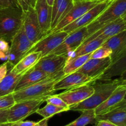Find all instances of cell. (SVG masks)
<instances>
[{
    "label": "cell",
    "instance_id": "1",
    "mask_svg": "<svg viewBox=\"0 0 126 126\" xmlns=\"http://www.w3.org/2000/svg\"><path fill=\"white\" fill-rule=\"evenodd\" d=\"M65 76L63 70L54 75H49L44 79L22 89L15 91L13 95L16 102L32 99L46 98L56 92L54 85Z\"/></svg>",
    "mask_w": 126,
    "mask_h": 126
},
{
    "label": "cell",
    "instance_id": "2",
    "mask_svg": "<svg viewBox=\"0 0 126 126\" xmlns=\"http://www.w3.org/2000/svg\"><path fill=\"white\" fill-rule=\"evenodd\" d=\"M122 82L123 81L119 79H115L103 81V82L93 86L95 90L93 94L83 102L70 107V110L82 111L95 110L107 99L117 86Z\"/></svg>",
    "mask_w": 126,
    "mask_h": 126
},
{
    "label": "cell",
    "instance_id": "3",
    "mask_svg": "<svg viewBox=\"0 0 126 126\" xmlns=\"http://www.w3.org/2000/svg\"><path fill=\"white\" fill-rule=\"evenodd\" d=\"M23 11L19 6L0 10V39L11 43L23 24Z\"/></svg>",
    "mask_w": 126,
    "mask_h": 126
},
{
    "label": "cell",
    "instance_id": "4",
    "mask_svg": "<svg viewBox=\"0 0 126 126\" xmlns=\"http://www.w3.org/2000/svg\"><path fill=\"white\" fill-rule=\"evenodd\" d=\"M126 14V0H116L98 17H96L95 20L86 26L88 29V36L95 33L105 25L113 22L120 17H122Z\"/></svg>",
    "mask_w": 126,
    "mask_h": 126
},
{
    "label": "cell",
    "instance_id": "5",
    "mask_svg": "<svg viewBox=\"0 0 126 126\" xmlns=\"http://www.w3.org/2000/svg\"><path fill=\"white\" fill-rule=\"evenodd\" d=\"M11 43L7 62L12 68L27 54L33 44L26 36L23 26L14 37Z\"/></svg>",
    "mask_w": 126,
    "mask_h": 126
},
{
    "label": "cell",
    "instance_id": "6",
    "mask_svg": "<svg viewBox=\"0 0 126 126\" xmlns=\"http://www.w3.org/2000/svg\"><path fill=\"white\" fill-rule=\"evenodd\" d=\"M45 98H43L16 102L9 108L8 123H14L22 121L31 114L36 113L42 103L45 102Z\"/></svg>",
    "mask_w": 126,
    "mask_h": 126
},
{
    "label": "cell",
    "instance_id": "7",
    "mask_svg": "<svg viewBox=\"0 0 126 126\" xmlns=\"http://www.w3.org/2000/svg\"><path fill=\"white\" fill-rule=\"evenodd\" d=\"M67 35L68 33L63 30L50 32L33 44L27 54L32 52H39L42 53V57L46 56L51 54L58 46L60 45Z\"/></svg>",
    "mask_w": 126,
    "mask_h": 126
},
{
    "label": "cell",
    "instance_id": "8",
    "mask_svg": "<svg viewBox=\"0 0 126 126\" xmlns=\"http://www.w3.org/2000/svg\"><path fill=\"white\" fill-rule=\"evenodd\" d=\"M115 1L111 0H105L99 2L98 4L94 6L92 9L85 12L84 15L79 17L76 20L74 21L70 24L65 26L61 30L64 31L67 33H70L79 28L86 27L93 20H95L96 17H98L112 2Z\"/></svg>",
    "mask_w": 126,
    "mask_h": 126
},
{
    "label": "cell",
    "instance_id": "9",
    "mask_svg": "<svg viewBox=\"0 0 126 126\" xmlns=\"http://www.w3.org/2000/svg\"><path fill=\"white\" fill-rule=\"evenodd\" d=\"M87 36V27H84L79 28L69 33L61 44L58 46L51 54L67 55L77 49Z\"/></svg>",
    "mask_w": 126,
    "mask_h": 126
},
{
    "label": "cell",
    "instance_id": "10",
    "mask_svg": "<svg viewBox=\"0 0 126 126\" xmlns=\"http://www.w3.org/2000/svg\"><path fill=\"white\" fill-rule=\"evenodd\" d=\"M22 26L26 36L33 44L44 36L33 7H30L27 11L23 12Z\"/></svg>",
    "mask_w": 126,
    "mask_h": 126
},
{
    "label": "cell",
    "instance_id": "11",
    "mask_svg": "<svg viewBox=\"0 0 126 126\" xmlns=\"http://www.w3.org/2000/svg\"><path fill=\"white\" fill-rule=\"evenodd\" d=\"M99 2H100V1L91 0H74V5L71 9L52 32L61 30L65 26L76 20Z\"/></svg>",
    "mask_w": 126,
    "mask_h": 126
},
{
    "label": "cell",
    "instance_id": "12",
    "mask_svg": "<svg viewBox=\"0 0 126 126\" xmlns=\"http://www.w3.org/2000/svg\"><path fill=\"white\" fill-rule=\"evenodd\" d=\"M67 62V55L50 54L41 58L34 68L52 75L63 70Z\"/></svg>",
    "mask_w": 126,
    "mask_h": 126
},
{
    "label": "cell",
    "instance_id": "13",
    "mask_svg": "<svg viewBox=\"0 0 126 126\" xmlns=\"http://www.w3.org/2000/svg\"><path fill=\"white\" fill-rule=\"evenodd\" d=\"M92 85H83L77 87L69 89L58 95L62 98L69 107L78 104L88 98L94 92Z\"/></svg>",
    "mask_w": 126,
    "mask_h": 126
},
{
    "label": "cell",
    "instance_id": "14",
    "mask_svg": "<svg viewBox=\"0 0 126 126\" xmlns=\"http://www.w3.org/2000/svg\"><path fill=\"white\" fill-rule=\"evenodd\" d=\"M95 82H96L95 79L79 71H75L65 75L57 81L54 85V89L56 91L62 89H69Z\"/></svg>",
    "mask_w": 126,
    "mask_h": 126
},
{
    "label": "cell",
    "instance_id": "15",
    "mask_svg": "<svg viewBox=\"0 0 126 126\" xmlns=\"http://www.w3.org/2000/svg\"><path fill=\"white\" fill-rule=\"evenodd\" d=\"M125 30H126V23L122 17H120L113 22L105 25L95 33L88 36L85 38L82 44H85L96 38L107 39Z\"/></svg>",
    "mask_w": 126,
    "mask_h": 126
},
{
    "label": "cell",
    "instance_id": "16",
    "mask_svg": "<svg viewBox=\"0 0 126 126\" xmlns=\"http://www.w3.org/2000/svg\"><path fill=\"white\" fill-rule=\"evenodd\" d=\"M112 63L110 57L105 59H90L77 71L84 73L98 81Z\"/></svg>",
    "mask_w": 126,
    "mask_h": 126
},
{
    "label": "cell",
    "instance_id": "17",
    "mask_svg": "<svg viewBox=\"0 0 126 126\" xmlns=\"http://www.w3.org/2000/svg\"><path fill=\"white\" fill-rule=\"evenodd\" d=\"M126 94V82L121 83L103 103L95 110V114H103L117 107L122 100Z\"/></svg>",
    "mask_w": 126,
    "mask_h": 126
},
{
    "label": "cell",
    "instance_id": "18",
    "mask_svg": "<svg viewBox=\"0 0 126 126\" xmlns=\"http://www.w3.org/2000/svg\"><path fill=\"white\" fill-rule=\"evenodd\" d=\"M35 9L42 33L46 36L51 32L52 7L48 4L46 0H37Z\"/></svg>",
    "mask_w": 126,
    "mask_h": 126
},
{
    "label": "cell",
    "instance_id": "19",
    "mask_svg": "<svg viewBox=\"0 0 126 126\" xmlns=\"http://www.w3.org/2000/svg\"><path fill=\"white\" fill-rule=\"evenodd\" d=\"M106 120L117 126H126V102L122 100L117 107L108 112L96 116V121Z\"/></svg>",
    "mask_w": 126,
    "mask_h": 126
},
{
    "label": "cell",
    "instance_id": "20",
    "mask_svg": "<svg viewBox=\"0 0 126 126\" xmlns=\"http://www.w3.org/2000/svg\"><path fill=\"white\" fill-rule=\"evenodd\" d=\"M102 46L111 50L110 57L114 62L126 50V30L107 39Z\"/></svg>",
    "mask_w": 126,
    "mask_h": 126
},
{
    "label": "cell",
    "instance_id": "21",
    "mask_svg": "<svg viewBox=\"0 0 126 126\" xmlns=\"http://www.w3.org/2000/svg\"><path fill=\"white\" fill-rule=\"evenodd\" d=\"M126 71V50L114 62H112L98 81H105L119 76Z\"/></svg>",
    "mask_w": 126,
    "mask_h": 126
},
{
    "label": "cell",
    "instance_id": "22",
    "mask_svg": "<svg viewBox=\"0 0 126 126\" xmlns=\"http://www.w3.org/2000/svg\"><path fill=\"white\" fill-rule=\"evenodd\" d=\"M48 76L49 75H48V74L46 73L42 70H38L34 67L32 68L29 71L22 75L18 84H17L15 91L22 89L37 83V82L46 79Z\"/></svg>",
    "mask_w": 126,
    "mask_h": 126
},
{
    "label": "cell",
    "instance_id": "23",
    "mask_svg": "<svg viewBox=\"0 0 126 126\" xmlns=\"http://www.w3.org/2000/svg\"><path fill=\"white\" fill-rule=\"evenodd\" d=\"M42 57V53L39 52L28 53L21 59L13 67L11 68V69L17 74L23 75L34 67Z\"/></svg>",
    "mask_w": 126,
    "mask_h": 126
},
{
    "label": "cell",
    "instance_id": "24",
    "mask_svg": "<svg viewBox=\"0 0 126 126\" xmlns=\"http://www.w3.org/2000/svg\"><path fill=\"white\" fill-rule=\"evenodd\" d=\"M107 39L104 38H95L91 41L87 42L85 44H81L74 51L69 53L67 55V60L80 56V55H86V54H91L94 50H96L98 47L103 44Z\"/></svg>",
    "mask_w": 126,
    "mask_h": 126
},
{
    "label": "cell",
    "instance_id": "25",
    "mask_svg": "<svg viewBox=\"0 0 126 126\" xmlns=\"http://www.w3.org/2000/svg\"><path fill=\"white\" fill-rule=\"evenodd\" d=\"M22 76V75L17 74L10 68L6 77L0 82V96L13 93Z\"/></svg>",
    "mask_w": 126,
    "mask_h": 126
},
{
    "label": "cell",
    "instance_id": "26",
    "mask_svg": "<svg viewBox=\"0 0 126 126\" xmlns=\"http://www.w3.org/2000/svg\"><path fill=\"white\" fill-rule=\"evenodd\" d=\"M90 55L91 54L80 55V56L67 60L65 66L63 68V71L65 75H69V74L77 71L90 59Z\"/></svg>",
    "mask_w": 126,
    "mask_h": 126
},
{
    "label": "cell",
    "instance_id": "27",
    "mask_svg": "<svg viewBox=\"0 0 126 126\" xmlns=\"http://www.w3.org/2000/svg\"><path fill=\"white\" fill-rule=\"evenodd\" d=\"M78 118L65 126H86L89 124H96V114L95 110L82 111Z\"/></svg>",
    "mask_w": 126,
    "mask_h": 126
},
{
    "label": "cell",
    "instance_id": "28",
    "mask_svg": "<svg viewBox=\"0 0 126 126\" xmlns=\"http://www.w3.org/2000/svg\"><path fill=\"white\" fill-rule=\"evenodd\" d=\"M74 0H63L58 10L55 18L51 22V32L55 28L57 25L65 17L74 5Z\"/></svg>",
    "mask_w": 126,
    "mask_h": 126
},
{
    "label": "cell",
    "instance_id": "29",
    "mask_svg": "<svg viewBox=\"0 0 126 126\" xmlns=\"http://www.w3.org/2000/svg\"><path fill=\"white\" fill-rule=\"evenodd\" d=\"M69 110L67 109V108L57 107V106L50 104V103H47L43 108H39L37 110L36 113L39 115L42 116L43 118L49 119L55 114Z\"/></svg>",
    "mask_w": 126,
    "mask_h": 126
},
{
    "label": "cell",
    "instance_id": "30",
    "mask_svg": "<svg viewBox=\"0 0 126 126\" xmlns=\"http://www.w3.org/2000/svg\"><path fill=\"white\" fill-rule=\"evenodd\" d=\"M111 50L104 46H101L100 47L94 50L90 55V59H105L110 57L111 55Z\"/></svg>",
    "mask_w": 126,
    "mask_h": 126
},
{
    "label": "cell",
    "instance_id": "31",
    "mask_svg": "<svg viewBox=\"0 0 126 126\" xmlns=\"http://www.w3.org/2000/svg\"><path fill=\"white\" fill-rule=\"evenodd\" d=\"M16 103L13 93L4 96H0V110L11 108Z\"/></svg>",
    "mask_w": 126,
    "mask_h": 126
},
{
    "label": "cell",
    "instance_id": "32",
    "mask_svg": "<svg viewBox=\"0 0 126 126\" xmlns=\"http://www.w3.org/2000/svg\"><path fill=\"white\" fill-rule=\"evenodd\" d=\"M45 102L47 103H50V104L54 105L57 106V107L67 108V109L70 110V107L61 97H59L58 95V94H53L51 95L48 96L46 98Z\"/></svg>",
    "mask_w": 126,
    "mask_h": 126
},
{
    "label": "cell",
    "instance_id": "33",
    "mask_svg": "<svg viewBox=\"0 0 126 126\" xmlns=\"http://www.w3.org/2000/svg\"><path fill=\"white\" fill-rule=\"evenodd\" d=\"M9 50V42L3 39H0V60H7Z\"/></svg>",
    "mask_w": 126,
    "mask_h": 126
},
{
    "label": "cell",
    "instance_id": "34",
    "mask_svg": "<svg viewBox=\"0 0 126 126\" xmlns=\"http://www.w3.org/2000/svg\"><path fill=\"white\" fill-rule=\"evenodd\" d=\"M19 6L23 12L27 11L30 7L35 8L37 0H17Z\"/></svg>",
    "mask_w": 126,
    "mask_h": 126
},
{
    "label": "cell",
    "instance_id": "35",
    "mask_svg": "<svg viewBox=\"0 0 126 126\" xmlns=\"http://www.w3.org/2000/svg\"><path fill=\"white\" fill-rule=\"evenodd\" d=\"M18 6L19 4L17 0H0V10Z\"/></svg>",
    "mask_w": 126,
    "mask_h": 126
},
{
    "label": "cell",
    "instance_id": "36",
    "mask_svg": "<svg viewBox=\"0 0 126 126\" xmlns=\"http://www.w3.org/2000/svg\"><path fill=\"white\" fill-rule=\"evenodd\" d=\"M8 63L7 62L0 65V82L6 77L8 73Z\"/></svg>",
    "mask_w": 126,
    "mask_h": 126
},
{
    "label": "cell",
    "instance_id": "37",
    "mask_svg": "<svg viewBox=\"0 0 126 126\" xmlns=\"http://www.w3.org/2000/svg\"><path fill=\"white\" fill-rule=\"evenodd\" d=\"M38 122L31 121H19L12 123L11 126H35L38 124Z\"/></svg>",
    "mask_w": 126,
    "mask_h": 126
},
{
    "label": "cell",
    "instance_id": "38",
    "mask_svg": "<svg viewBox=\"0 0 126 126\" xmlns=\"http://www.w3.org/2000/svg\"><path fill=\"white\" fill-rule=\"evenodd\" d=\"M9 109L0 110V124L8 123V116Z\"/></svg>",
    "mask_w": 126,
    "mask_h": 126
},
{
    "label": "cell",
    "instance_id": "39",
    "mask_svg": "<svg viewBox=\"0 0 126 126\" xmlns=\"http://www.w3.org/2000/svg\"><path fill=\"white\" fill-rule=\"evenodd\" d=\"M95 124H96L95 126H117L114 123L106 120L98 121Z\"/></svg>",
    "mask_w": 126,
    "mask_h": 126
},
{
    "label": "cell",
    "instance_id": "40",
    "mask_svg": "<svg viewBox=\"0 0 126 126\" xmlns=\"http://www.w3.org/2000/svg\"><path fill=\"white\" fill-rule=\"evenodd\" d=\"M49 119H45V118H43V119H42L41 121H38V124H37V126H48V121Z\"/></svg>",
    "mask_w": 126,
    "mask_h": 126
},
{
    "label": "cell",
    "instance_id": "41",
    "mask_svg": "<svg viewBox=\"0 0 126 126\" xmlns=\"http://www.w3.org/2000/svg\"><path fill=\"white\" fill-rule=\"evenodd\" d=\"M119 79L121 81H124V82H126V71H125L123 73L120 75L119 78Z\"/></svg>",
    "mask_w": 126,
    "mask_h": 126
},
{
    "label": "cell",
    "instance_id": "42",
    "mask_svg": "<svg viewBox=\"0 0 126 126\" xmlns=\"http://www.w3.org/2000/svg\"><path fill=\"white\" fill-rule=\"evenodd\" d=\"M46 2H47V3H48V4L49 5V6L52 7V6H53V2H54V0H46Z\"/></svg>",
    "mask_w": 126,
    "mask_h": 126
},
{
    "label": "cell",
    "instance_id": "43",
    "mask_svg": "<svg viewBox=\"0 0 126 126\" xmlns=\"http://www.w3.org/2000/svg\"><path fill=\"white\" fill-rule=\"evenodd\" d=\"M12 123H6L3 124H0V126H11Z\"/></svg>",
    "mask_w": 126,
    "mask_h": 126
},
{
    "label": "cell",
    "instance_id": "44",
    "mask_svg": "<svg viewBox=\"0 0 126 126\" xmlns=\"http://www.w3.org/2000/svg\"><path fill=\"white\" fill-rule=\"evenodd\" d=\"M122 18H124V20L125 22H126V14L124 15V16H123V17H122Z\"/></svg>",
    "mask_w": 126,
    "mask_h": 126
},
{
    "label": "cell",
    "instance_id": "45",
    "mask_svg": "<svg viewBox=\"0 0 126 126\" xmlns=\"http://www.w3.org/2000/svg\"><path fill=\"white\" fill-rule=\"evenodd\" d=\"M123 101H125V102H126V95H125L124 98V99H123Z\"/></svg>",
    "mask_w": 126,
    "mask_h": 126
},
{
    "label": "cell",
    "instance_id": "46",
    "mask_svg": "<svg viewBox=\"0 0 126 126\" xmlns=\"http://www.w3.org/2000/svg\"></svg>",
    "mask_w": 126,
    "mask_h": 126
},
{
    "label": "cell",
    "instance_id": "47",
    "mask_svg": "<svg viewBox=\"0 0 126 126\" xmlns=\"http://www.w3.org/2000/svg\"></svg>",
    "mask_w": 126,
    "mask_h": 126
}]
</instances>
